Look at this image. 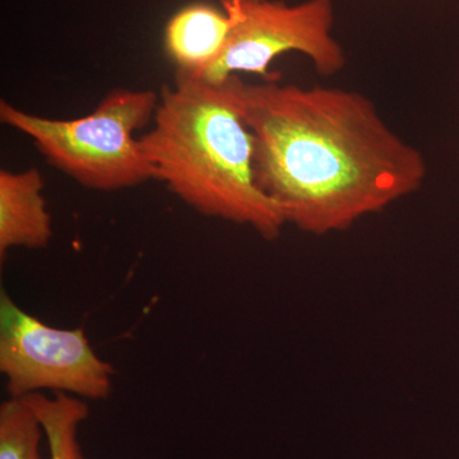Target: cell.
Wrapping results in <instances>:
<instances>
[{
    "instance_id": "obj_7",
    "label": "cell",
    "mask_w": 459,
    "mask_h": 459,
    "mask_svg": "<svg viewBox=\"0 0 459 459\" xmlns=\"http://www.w3.org/2000/svg\"><path fill=\"white\" fill-rule=\"evenodd\" d=\"M230 11L195 3L179 9L165 29V49L177 74L197 77L221 56L234 27Z\"/></svg>"
},
{
    "instance_id": "obj_3",
    "label": "cell",
    "mask_w": 459,
    "mask_h": 459,
    "mask_svg": "<svg viewBox=\"0 0 459 459\" xmlns=\"http://www.w3.org/2000/svg\"><path fill=\"white\" fill-rule=\"evenodd\" d=\"M160 93L115 89L89 115L50 119L3 100L0 122L27 135L48 164L75 183L117 192L156 180L155 169L134 133L153 122Z\"/></svg>"
},
{
    "instance_id": "obj_8",
    "label": "cell",
    "mask_w": 459,
    "mask_h": 459,
    "mask_svg": "<svg viewBox=\"0 0 459 459\" xmlns=\"http://www.w3.org/2000/svg\"><path fill=\"white\" fill-rule=\"evenodd\" d=\"M44 429L50 459H84L80 443L81 425L89 419V404L65 394H32L23 397Z\"/></svg>"
},
{
    "instance_id": "obj_4",
    "label": "cell",
    "mask_w": 459,
    "mask_h": 459,
    "mask_svg": "<svg viewBox=\"0 0 459 459\" xmlns=\"http://www.w3.org/2000/svg\"><path fill=\"white\" fill-rule=\"evenodd\" d=\"M235 17L221 56L197 75L198 80L222 83L238 74L272 80L270 65L282 54H304L319 74L331 77L346 66L340 42L332 36V0H307L289 5L277 0H221ZM188 75V74H186Z\"/></svg>"
},
{
    "instance_id": "obj_6",
    "label": "cell",
    "mask_w": 459,
    "mask_h": 459,
    "mask_svg": "<svg viewBox=\"0 0 459 459\" xmlns=\"http://www.w3.org/2000/svg\"><path fill=\"white\" fill-rule=\"evenodd\" d=\"M41 172L0 171V259L14 247L44 249L53 238Z\"/></svg>"
},
{
    "instance_id": "obj_9",
    "label": "cell",
    "mask_w": 459,
    "mask_h": 459,
    "mask_svg": "<svg viewBox=\"0 0 459 459\" xmlns=\"http://www.w3.org/2000/svg\"><path fill=\"white\" fill-rule=\"evenodd\" d=\"M44 429L23 398L9 397L0 406V459H42Z\"/></svg>"
},
{
    "instance_id": "obj_1",
    "label": "cell",
    "mask_w": 459,
    "mask_h": 459,
    "mask_svg": "<svg viewBox=\"0 0 459 459\" xmlns=\"http://www.w3.org/2000/svg\"><path fill=\"white\" fill-rule=\"evenodd\" d=\"M232 82L255 137L256 181L286 225L318 237L344 231L424 184L422 153L358 91Z\"/></svg>"
},
{
    "instance_id": "obj_5",
    "label": "cell",
    "mask_w": 459,
    "mask_h": 459,
    "mask_svg": "<svg viewBox=\"0 0 459 459\" xmlns=\"http://www.w3.org/2000/svg\"><path fill=\"white\" fill-rule=\"evenodd\" d=\"M0 371L9 397L42 391L108 400L115 370L93 351L83 328L45 325L0 292Z\"/></svg>"
},
{
    "instance_id": "obj_2",
    "label": "cell",
    "mask_w": 459,
    "mask_h": 459,
    "mask_svg": "<svg viewBox=\"0 0 459 459\" xmlns=\"http://www.w3.org/2000/svg\"><path fill=\"white\" fill-rule=\"evenodd\" d=\"M144 155L172 195L204 216L279 238L286 225L258 186L255 137L241 114L232 77L210 83L177 74L160 92Z\"/></svg>"
}]
</instances>
